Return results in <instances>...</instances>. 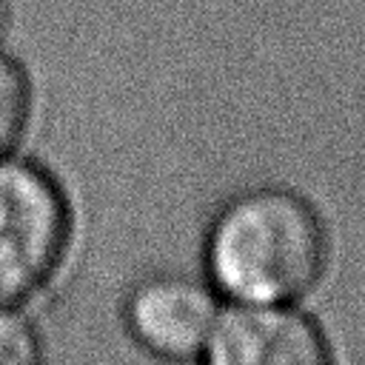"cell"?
<instances>
[{
  "mask_svg": "<svg viewBox=\"0 0 365 365\" xmlns=\"http://www.w3.org/2000/svg\"><path fill=\"white\" fill-rule=\"evenodd\" d=\"M34 117V83L26 63L0 46V160L23 151Z\"/></svg>",
  "mask_w": 365,
  "mask_h": 365,
  "instance_id": "5",
  "label": "cell"
},
{
  "mask_svg": "<svg viewBox=\"0 0 365 365\" xmlns=\"http://www.w3.org/2000/svg\"><path fill=\"white\" fill-rule=\"evenodd\" d=\"M328 268V222L308 194L285 182L231 191L200 242V271L225 302H311Z\"/></svg>",
  "mask_w": 365,
  "mask_h": 365,
  "instance_id": "1",
  "label": "cell"
},
{
  "mask_svg": "<svg viewBox=\"0 0 365 365\" xmlns=\"http://www.w3.org/2000/svg\"><path fill=\"white\" fill-rule=\"evenodd\" d=\"M9 29H11V6L9 0H0V46H6Z\"/></svg>",
  "mask_w": 365,
  "mask_h": 365,
  "instance_id": "7",
  "label": "cell"
},
{
  "mask_svg": "<svg viewBox=\"0 0 365 365\" xmlns=\"http://www.w3.org/2000/svg\"><path fill=\"white\" fill-rule=\"evenodd\" d=\"M0 365H46V339L31 308L0 305Z\"/></svg>",
  "mask_w": 365,
  "mask_h": 365,
  "instance_id": "6",
  "label": "cell"
},
{
  "mask_svg": "<svg viewBox=\"0 0 365 365\" xmlns=\"http://www.w3.org/2000/svg\"><path fill=\"white\" fill-rule=\"evenodd\" d=\"M225 299L200 268H151L120 299L131 362H202Z\"/></svg>",
  "mask_w": 365,
  "mask_h": 365,
  "instance_id": "3",
  "label": "cell"
},
{
  "mask_svg": "<svg viewBox=\"0 0 365 365\" xmlns=\"http://www.w3.org/2000/svg\"><path fill=\"white\" fill-rule=\"evenodd\" d=\"M205 365H336L308 302H225Z\"/></svg>",
  "mask_w": 365,
  "mask_h": 365,
  "instance_id": "4",
  "label": "cell"
},
{
  "mask_svg": "<svg viewBox=\"0 0 365 365\" xmlns=\"http://www.w3.org/2000/svg\"><path fill=\"white\" fill-rule=\"evenodd\" d=\"M74 211L60 177L26 151L0 160V305L34 308L60 277Z\"/></svg>",
  "mask_w": 365,
  "mask_h": 365,
  "instance_id": "2",
  "label": "cell"
}]
</instances>
